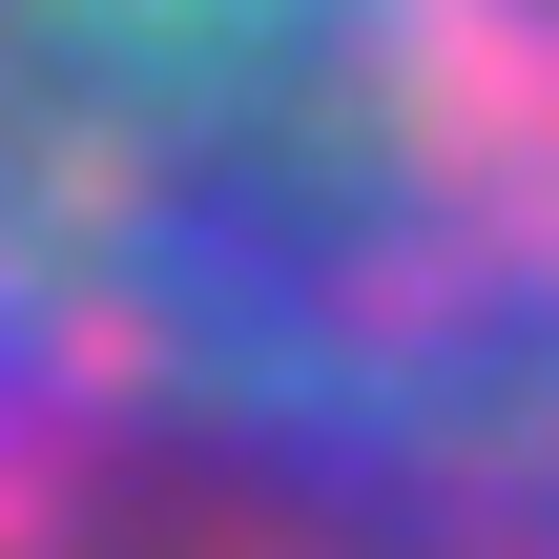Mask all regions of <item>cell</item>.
I'll list each match as a JSON object with an SVG mask.
<instances>
[{"instance_id":"cell-1","label":"cell","mask_w":559,"mask_h":559,"mask_svg":"<svg viewBox=\"0 0 559 559\" xmlns=\"http://www.w3.org/2000/svg\"><path fill=\"white\" fill-rule=\"evenodd\" d=\"M0 559H559V0H0Z\"/></svg>"}]
</instances>
